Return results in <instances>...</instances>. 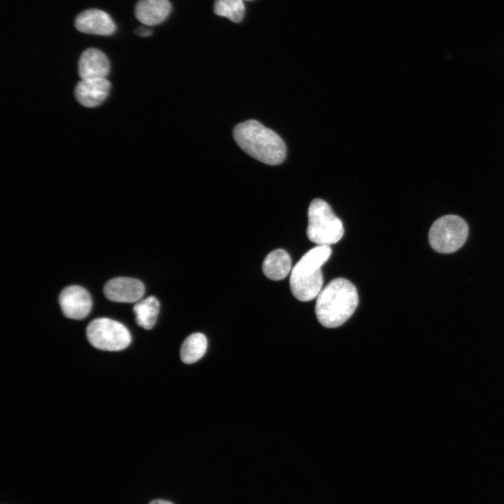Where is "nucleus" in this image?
I'll return each mask as SVG.
<instances>
[{"label":"nucleus","instance_id":"obj_14","mask_svg":"<svg viewBox=\"0 0 504 504\" xmlns=\"http://www.w3.org/2000/svg\"><path fill=\"white\" fill-rule=\"evenodd\" d=\"M159 311L160 303L154 296H149L137 302L133 308L136 323L146 330L153 328Z\"/></svg>","mask_w":504,"mask_h":504},{"label":"nucleus","instance_id":"obj_11","mask_svg":"<svg viewBox=\"0 0 504 504\" xmlns=\"http://www.w3.org/2000/svg\"><path fill=\"white\" fill-rule=\"evenodd\" d=\"M79 76L82 80L106 78L110 71V62L106 55L96 48H88L79 58Z\"/></svg>","mask_w":504,"mask_h":504},{"label":"nucleus","instance_id":"obj_19","mask_svg":"<svg viewBox=\"0 0 504 504\" xmlns=\"http://www.w3.org/2000/svg\"><path fill=\"white\" fill-rule=\"evenodd\" d=\"M246 1H251V0H246Z\"/></svg>","mask_w":504,"mask_h":504},{"label":"nucleus","instance_id":"obj_13","mask_svg":"<svg viewBox=\"0 0 504 504\" xmlns=\"http://www.w3.org/2000/svg\"><path fill=\"white\" fill-rule=\"evenodd\" d=\"M292 262L290 255L284 249L278 248L269 253L262 263V272L270 279H284L291 272Z\"/></svg>","mask_w":504,"mask_h":504},{"label":"nucleus","instance_id":"obj_3","mask_svg":"<svg viewBox=\"0 0 504 504\" xmlns=\"http://www.w3.org/2000/svg\"><path fill=\"white\" fill-rule=\"evenodd\" d=\"M331 253L330 246L317 245L302 255L292 268L290 288L296 299L307 302L317 298L323 283L321 268Z\"/></svg>","mask_w":504,"mask_h":504},{"label":"nucleus","instance_id":"obj_6","mask_svg":"<svg viewBox=\"0 0 504 504\" xmlns=\"http://www.w3.org/2000/svg\"><path fill=\"white\" fill-rule=\"evenodd\" d=\"M86 336L92 346L108 351L125 349L132 340L129 330L123 324L107 318L92 320L86 328Z\"/></svg>","mask_w":504,"mask_h":504},{"label":"nucleus","instance_id":"obj_10","mask_svg":"<svg viewBox=\"0 0 504 504\" xmlns=\"http://www.w3.org/2000/svg\"><path fill=\"white\" fill-rule=\"evenodd\" d=\"M111 86L106 78L81 79L75 88V97L85 107H96L106 99Z\"/></svg>","mask_w":504,"mask_h":504},{"label":"nucleus","instance_id":"obj_8","mask_svg":"<svg viewBox=\"0 0 504 504\" xmlns=\"http://www.w3.org/2000/svg\"><path fill=\"white\" fill-rule=\"evenodd\" d=\"M103 290L105 297L111 301L132 303L141 298L145 287L139 279L120 276L108 280Z\"/></svg>","mask_w":504,"mask_h":504},{"label":"nucleus","instance_id":"obj_2","mask_svg":"<svg viewBox=\"0 0 504 504\" xmlns=\"http://www.w3.org/2000/svg\"><path fill=\"white\" fill-rule=\"evenodd\" d=\"M358 304L356 286L346 279L337 278L329 282L318 295L315 313L323 326L337 328L351 316Z\"/></svg>","mask_w":504,"mask_h":504},{"label":"nucleus","instance_id":"obj_5","mask_svg":"<svg viewBox=\"0 0 504 504\" xmlns=\"http://www.w3.org/2000/svg\"><path fill=\"white\" fill-rule=\"evenodd\" d=\"M468 234V225L462 218L446 215L433 223L429 230L428 241L437 252L451 253L463 245Z\"/></svg>","mask_w":504,"mask_h":504},{"label":"nucleus","instance_id":"obj_18","mask_svg":"<svg viewBox=\"0 0 504 504\" xmlns=\"http://www.w3.org/2000/svg\"><path fill=\"white\" fill-rule=\"evenodd\" d=\"M149 504H173V503L168 500H162V499H156V500H153L151 502H150Z\"/></svg>","mask_w":504,"mask_h":504},{"label":"nucleus","instance_id":"obj_17","mask_svg":"<svg viewBox=\"0 0 504 504\" xmlns=\"http://www.w3.org/2000/svg\"><path fill=\"white\" fill-rule=\"evenodd\" d=\"M136 33L141 36L146 37L150 36L153 31L148 28L141 27L136 29Z\"/></svg>","mask_w":504,"mask_h":504},{"label":"nucleus","instance_id":"obj_4","mask_svg":"<svg viewBox=\"0 0 504 504\" xmlns=\"http://www.w3.org/2000/svg\"><path fill=\"white\" fill-rule=\"evenodd\" d=\"M342 220L335 214L331 206L321 199L313 200L308 209V239L317 245H331L343 237Z\"/></svg>","mask_w":504,"mask_h":504},{"label":"nucleus","instance_id":"obj_16","mask_svg":"<svg viewBox=\"0 0 504 504\" xmlns=\"http://www.w3.org/2000/svg\"><path fill=\"white\" fill-rule=\"evenodd\" d=\"M214 11L233 22H239L244 16L245 7L243 0H216Z\"/></svg>","mask_w":504,"mask_h":504},{"label":"nucleus","instance_id":"obj_12","mask_svg":"<svg viewBox=\"0 0 504 504\" xmlns=\"http://www.w3.org/2000/svg\"><path fill=\"white\" fill-rule=\"evenodd\" d=\"M172 10L169 0H139L135 6L136 19L146 26H154L162 22Z\"/></svg>","mask_w":504,"mask_h":504},{"label":"nucleus","instance_id":"obj_15","mask_svg":"<svg viewBox=\"0 0 504 504\" xmlns=\"http://www.w3.org/2000/svg\"><path fill=\"white\" fill-rule=\"evenodd\" d=\"M207 340L202 333L197 332L190 335L183 341L181 349V360L186 364H191L199 360L206 353Z\"/></svg>","mask_w":504,"mask_h":504},{"label":"nucleus","instance_id":"obj_7","mask_svg":"<svg viewBox=\"0 0 504 504\" xmlns=\"http://www.w3.org/2000/svg\"><path fill=\"white\" fill-rule=\"evenodd\" d=\"M59 304L63 314L69 318H85L92 307L90 295L84 288L73 285L64 288L59 295Z\"/></svg>","mask_w":504,"mask_h":504},{"label":"nucleus","instance_id":"obj_1","mask_svg":"<svg viewBox=\"0 0 504 504\" xmlns=\"http://www.w3.org/2000/svg\"><path fill=\"white\" fill-rule=\"evenodd\" d=\"M233 137L241 149L261 162L278 165L286 158V147L282 139L255 120L237 125Z\"/></svg>","mask_w":504,"mask_h":504},{"label":"nucleus","instance_id":"obj_9","mask_svg":"<svg viewBox=\"0 0 504 504\" xmlns=\"http://www.w3.org/2000/svg\"><path fill=\"white\" fill-rule=\"evenodd\" d=\"M74 25L82 33L100 36L112 35L116 29L111 17L105 11L97 8L80 13L75 18Z\"/></svg>","mask_w":504,"mask_h":504}]
</instances>
